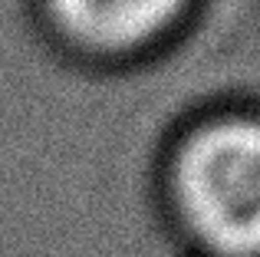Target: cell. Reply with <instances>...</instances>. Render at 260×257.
Listing matches in <instances>:
<instances>
[{
	"instance_id": "6da1fadb",
	"label": "cell",
	"mask_w": 260,
	"mask_h": 257,
	"mask_svg": "<svg viewBox=\"0 0 260 257\" xmlns=\"http://www.w3.org/2000/svg\"><path fill=\"white\" fill-rule=\"evenodd\" d=\"M172 181L201 244L228 257L260 254V119H217L191 132Z\"/></svg>"
},
{
	"instance_id": "7a4b0ae2",
	"label": "cell",
	"mask_w": 260,
	"mask_h": 257,
	"mask_svg": "<svg viewBox=\"0 0 260 257\" xmlns=\"http://www.w3.org/2000/svg\"><path fill=\"white\" fill-rule=\"evenodd\" d=\"M46 7L73 43L92 53H122L168 30L184 0H46Z\"/></svg>"
}]
</instances>
